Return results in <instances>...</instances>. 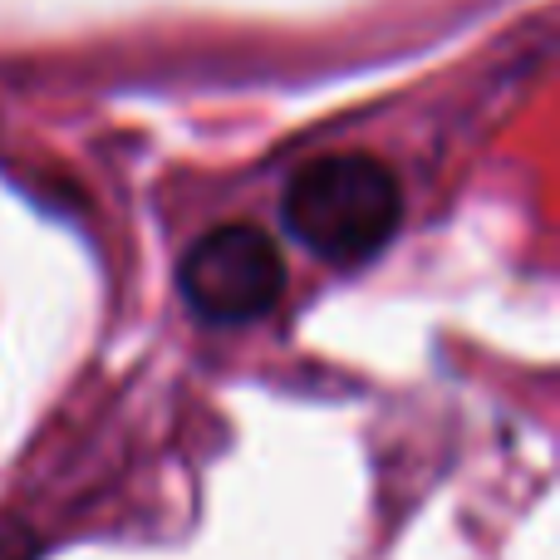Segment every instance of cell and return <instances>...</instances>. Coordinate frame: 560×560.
<instances>
[{
    "label": "cell",
    "instance_id": "cell-1",
    "mask_svg": "<svg viewBox=\"0 0 560 560\" xmlns=\"http://www.w3.org/2000/svg\"><path fill=\"white\" fill-rule=\"evenodd\" d=\"M280 217L310 256L329 266H359L398 236L404 187L374 153H325L290 177Z\"/></svg>",
    "mask_w": 560,
    "mask_h": 560
},
{
    "label": "cell",
    "instance_id": "cell-2",
    "mask_svg": "<svg viewBox=\"0 0 560 560\" xmlns=\"http://www.w3.org/2000/svg\"><path fill=\"white\" fill-rule=\"evenodd\" d=\"M177 290L207 325H252L285 295V256L256 222H222L183 252Z\"/></svg>",
    "mask_w": 560,
    "mask_h": 560
},
{
    "label": "cell",
    "instance_id": "cell-3",
    "mask_svg": "<svg viewBox=\"0 0 560 560\" xmlns=\"http://www.w3.org/2000/svg\"><path fill=\"white\" fill-rule=\"evenodd\" d=\"M39 536L20 522H0V560H35Z\"/></svg>",
    "mask_w": 560,
    "mask_h": 560
}]
</instances>
